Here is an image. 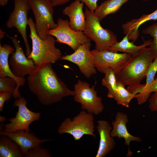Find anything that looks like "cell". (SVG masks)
Masks as SVG:
<instances>
[{
  "mask_svg": "<svg viewBox=\"0 0 157 157\" xmlns=\"http://www.w3.org/2000/svg\"><path fill=\"white\" fill-rule=\"evenodd\" d=\"M84 14L86 24L83 32L88 38L95 43V49L100 51L108 50L118 42L116 35L110 30L103 28L94 12L86 6Z\"/></svg>",
  "mask_w": 157,
  "mask_h": 157,
  "instance_id": "4",
  "label": "cell"
},
{
  "mask_svg": "<svg viewBox=\"0 0 157 157\" xmlns=\"http://www.w3.org/2000/svg\"><path fill=\"white\" fill-rule=\"evenodd\" d=\"M125 86L122 83L117 81L116 92L114 99L118 105L128 108L131 100L135 98L136 95L130 92Z\"/></svg>",
  "mask_w": 157,
  "mask_h": 157,
  "instance_id": "23",
  "label": "cell"
},
{
  "mask_svg": "<svg viewBox=\"0 0 157 157\" xmlns=\"http://www.w3.org/2000/svg\"><path fill=\"white\" fill-rule=\"evenodd\" d=\"M96 126L99 136V146L95 157H105L115 148L116 142L110 134L112 128L107 121H98Z\"/></svg>",
  "mask_w": 157,
  "mask_h": 157,
  "instance_id": "17",
  "label": "cell"
},
{
  "mask_svg": "<svg viewBox=\"0 0 157 157\" xmlns=\"http://www.w3.org/2000/svg\"><path fill=\"white\" fill-rule=\"evenodd\" d=\"M10 37L15 48L9 61L11 70L16 76L24 77L31 74L37 67L33 60L26 57L19 41L15 37Z\"/></svg>",
  "mask_w": 157,
  "mask_h": 157,
  "instance_id": "13",
  "label": "cell"
},
{
  "mask_svg": "<svg viewBox=\"0 0 157 157\" xmlns=\"http://www.w3.org/2000/svg\"><path fill=\"white\" fill-rule=\"evenodd\" d=\"M143 40L142 44L137 46L133 43V42H130L127 35H126L122 40L120 42L115 44L108 50V51L114 52H122L131 55L134 54L141 49L146 47L151 44L152 40Z\"/></svg>",
  "mask_w": 157,
  "mask_h": 157,
  "instance_id": "20",
  "label": "cell"
},
{
  "mask_svg": "<svg viewBox=\"0 0 157 157\" xmlns=\"http://www.w3.org/2000/svg\"><path fill=\"white\" fill-rule=\"evenodd\" d=\"M94 58L96 69L104 73L111 69L115 74L128 61L131 55L125 53H119L108 50L99 51L96 49L91 51Z\"/></svg>",
  "mask_w": 157,
  "mask_h": 157,
  "instance_id": "11",
  "label": "cell"
},
{
  "mask_svg": "<svg viewBox=\"0 0 157 157\" xmlns=\"http://www.w3.org/2000/svg\"><path fill=\"white\" fill-rule=\"evenodd\" d=\"M6 34L5 32L3 31L1 28L0 29V39H3L5 36Z\"/></svg>",
  "mask_w": 157,
  "mask_h": 157,
  "instance_id": "35",
  "label": "cell"
},
{
  "mask_svg": "<svg viewBox=\"0 0 157 157\" xmlns=\"http://www.w3.org/2000/svg\"><path fill=\"white\" fill-rule=\"evenodd\" d=\"M6 120V119L3 116L0 117V121L1 122H5Z\"/></svg>",
  "mask_w": 157,
  "mask_h": 157,
  "instance_id": "36",
  "label": "cell"
},
{
  "mask_svg": "<svg viewBox=\"0 0 157 157\" xmlns=\"http://www.w3.org/2000/svg\"><path fill=\"white\" fill-rule=\"evenodd\" d=\"M17 85L16 81L8 77L0 78V93L9 92L13 94Z\"/></svg>",
  "mask_w": 157,
  "mask_h": 157,
  "instance_id": "27",
  "label": "cell"
},
{
  "mask_svg": "<svg viewBox=\"0 0 157 157\" xmlns=\"http://www.w3.org/2000/svg\"><path fill=\"white\" fill-rule=\"evenodd\" d=\"M128 121V117L126 114L121 112H117L115 119L111 124L113 128L110 134L113 138L117 137L119 139L123 138L124 139V144L128 147L127 156L130 157L133 153L129 148L131 142H140L142 139L140 138L133 136L129 133L126 127V124Z\"/></svg>",
  "mask_w": 157,
  "mask_h": 157,
  "instance_id": "14",
  "label": "cell"
},
{
  "mask_svg": "<svg viewBox=\"0 0 157 157\" xmlns=\"http://www.w3.org/2000/svg\"><path fill=\"white\" fill-rule=\"evenodd\" d=\"M95 86L94 85L90 87L87 82L78 80L74 85V99L81 104L82 110L97 115L103 111L104 107L102 99L98 96Z\"/></svg>",
  "mask_w": 157,
  "mask_h": 157,
  "instance_id": "7",
  "label": "cell"
},
{
  "mask_svg": "<svg viewBox=\"0 0 157 157\" xmlns=\"http://www.w3.org/2000/svg\"><path fill=\"white\" fill-rule=\"evenodd\" d=\"M57 26L55 28L50 30L48 34L56 38V41L65 44L74 51L81 45L91 40L84 34L83 31H75L72 29L69 24V21L59 18L57 20Z\"/></svg>",
  "mask_w": 157,
  "mask_h": 157,
  "instance_id": "10",
  "label": "cell"
},
{
  "mask_svg": "<svg viewBox=\"0 0 157 157\" xmlns=\"http://www.w3.org/2000/svg\"><path fill=\"white\" fill-rule=\"evenodd\" d=\"M155 56L150 47L141 50L131 55L128 61L115 74L117 81L124 86L134 94H137L145 84L141 81L146 78L148 67Z\"/></svg>",
  "mask_w": 157,
  "mask_h": 157,
  "instance_id": "2",
  "label": "cell"
},
{
  "mask_svg": "<svg viewBox=\"0 0 157 157\" xmlns=\"http://www.w3.org/2000/svg\"><path fill=\"white\" fill-rule=\"evenodd\" d=\"M51 64L42 63L27 78L30 91L45 106L58 103L65 97L75 95L74 91L69 89L58 76Z\"/></svg>",
  "mask_w": 157,
  "mask_h": 157,
  "instance_id": "1",
  "label": "cell"
},
{
  "mask_svg": "<svg viewBox=\"0 0 157 157\" xmlns=\"http://www.w3.org/2000/svg\"><path fill=\"white\" fill-rule=\"evenodd\" d=\"M13 97V93L9 92L0 93V111L3 110V107L6 101H10Z\"/></svg>",
  "mask_w": 157,
  "mask_h": 157,
  "instance_id": "31",
  "label": "cell"
},
{
  "mask_svg": "<svg viewBox=\"0 0 157 157\" xmlns=\"http://www.w3.org/2000/svg\"><path fill=\"white\" fill-rule=\"evenodd\" d=\"M79 1L85 4L88 8L91 11L94 12L97 6L98 0H74Z\"/></svg>",
  "mask_w": 157,
  "mask_h": 157,
  "instance_id": "32",
  "label": "cell"
},
{
  "mask_svg": "<svg viewBox=\"0 0 157 157\" xmlns=\"http://www.w3.org/2000/svg\"><path fill=\"white\" fill-rule=\"evenodd\" d=\"M35 20V27L39 36L45 39L49 31L57 26L53 19L54 7L49 0H28Z\"/></svg>",
  "mask_w": 157,
  "mask_h": 157,
  "instance_id": "6",
  "label": "cell"
},
{
  "mask_svg": "<svg viewBox=\"0 0 157 157\" xmlns=\"http://www.w3.org/2000/svg\"><path fill=\"white\" fill-rule=\"evenodd\" d=\"M14 9L10 14L6 25L8 28H16L21 34L25 44L27 57L31 52L26 31L28 24V14L31 7L28 0H14Z\"/></svg>",
  "mask_w": 157,
  "mask_h": 157,
  "instance_id": "9",
  "label": "cell"
},
{
  "mask_svg": "<svg viewBox=\"0 0 157 157\" xmlns=\"http://www.w3.org/2000/svg\"><path fill=\"white\" fill-rule=\"evenodd\" d=\"M28 25L30 34L29 36L32 43V49L27 57L34 61L37 67L42 63H54L60 59L62 53L55 45L56 40L54 37L48 34L45 39L41 38L37 34L35 23L32 18L28 19Z\"/></svg>",
  "mask_w": 157,
  "mask_h": 157,
  "instance_id": "3",
  "label": "cell"
},
{
  "mask_svg": "<svg viewBox=\"0 0 157 157\" xmlns=\"http://www.w3.org/2000/svg\"><path fill=\"white\" fill-rule=\"evenodd\" d=\"M129 0H107L97 6L94 13L101 21L107 15L117 12L121 6Z\"/></svg>",
  "mask_w": 157,
  "mask_h": 157,
  "instance_id": "22",
  "label": "cell"
},
{
  "mask_svg": "<svg viewBox=\"0 0 157 157\" xmlns=\"http://www.w3.org/2000/svg\"><path fill=\"white\" fill-rule=\"evenodd\" d=\"M15 49L9 44H0V78L8 77L14 79L17 82L16 88L13 94V97L17 99L22 97L19 90V86H23L26 82L24 77L19 78L15 76L10 68L8 58L10 54L13 52Z\"/></svg>",
  "mask_w": 157,
  "mask_h": 157,
  "instance_id": "16",
  "label": "cell"
},
{
  "mask_svg": "<svg viewBox=\"0 0 157 157\" xmlns=\"http://www.w3.org/2000/svg\"><path fill=\"white\" fill-rule=\"evenodd\" d=\"M9 0H0V6H3L6 5Z\"/></svg>",
  "mask_w": 157,
  "mask_h": 157,
  "instance_id": "34",
  "label": "cell"
},
{
  "mask_svg": "<svg viewBox=\"0 0 157 157\" xmlns=\"http://www.w3.org/2000/svg\"><path fill=\"white\" fill-rule=\"evenodd\" d=\"M95 128L94 115L82 110L72 119L69 117L65 118L58 127L57 133L69 134L74 140L78 141L85 135L95 138Z\"/></svg>",
  "mask_w": 157,
  "mask_h": 157,
  "instance_id": "5",
  "label": "cell"
},
{
  "mask_svg": "<svg viewBox=\"0 0 157 157\" xmlns=\"http://www.w3.org/2000/svg\"><path fill=\"white\" fill-rule=\"evenodd\" d=\"M53 7L66 4L71 0H49Z\"/></svg>",
  "mask_w": 157,
  "mask_h": 157,
  "instance_id": "33",
  "label": "cell"
},
{
  "mask_svg": "<svg viewBox=\"0 0 157 157\" xmlns=\"http://www.w3.org/2000/svg\"><path fill=\"white\" fill-rule=\"evenodd\" d=\"M83 6V3L74 0L62 10L63 13L68 17L69 26L74 31H83L85 28L86 19Z\"/></svg>",
  "mask_w": 157,
  "mask_h": 157,
  "instance_id": "18",
  "label": "cell"
},
{
  "mask_svg": "<svg viewBox=\"0 0 157 157\" xmlns=\"http://www.w3.org/2000/svg\"><path fill=\"white\" fill-rule=\"evenodd\" d=\"M157 91V77L150 84L143 87L136 94V98L138 105L145 102L149 98L151 93Z\"/></svg>",
  "mask_w": 157,
  "mask_h": 157,
  "instance_id": "25",
  "label": "cell"
},
{
  "mask_svg": "<svg viewBox=\"0 0 157 157\" xmlns=\"http://www.w3.org/2000/svg\"><path fill=\"white\" fill-rule=\"evenodd\" d=\"M143 1H147L148 0H142Z\"/></svg>",
  "mask_w": 157,
  "mask_h": 157,
  "instance_id": "37",
  "label": "cell"
},
{
  "mask_svg": "<svg viewBox=\"0 0 157 157\" xmlns=\"http://www.w3.org/2000/svg\"><path fill=\"white\" fill-rule=\"evenodd\" d=\"M0 157H24L19 146L8 137L1 135Z\"/></svg>",
  "mask_w": 157,
  "mask_h": 157,
  "instance_id": "21",
  "label": "cell"
},
{
  "mask_svg": "<svg viewBox=\"0 0 157 157\" xmlns=\"http://www.w3.org/2000/svg\"><path fill=\"white\" fill-rule=\"evenodd\" d=\"M26 104V101L24 97L16 99L13 104V107L18 108L15 116L8 119V123L1 124L4 129L0 128V129L6 132H14L19 130L30 132V124L34 121L39 120L41 113L31 110L27 107Z\"/></svg>",
  "mask_w": 157,
  "mask_h": 157,
  "instance_id": "8",
  "label": "cell"
},
{
  "mask_svg": "<svg viewBox=\"0 0 157 157\" xmlns=\"http://www.w3.org/2000/svg\"></svg>",
  "mask_w": 157,
  "mask_h": 157,
  "instance_id": "38",
  "label": "cell"
},
{
  "mask_svg": "<svg viewBox=\"0 0 157 157\" xmlns=\"http://www.w3.org/2000/svg\"><path fill=\"white\" fill-rule=\"evenodd\" d=\"M157 72V56L155 57L154 61L151 63L148 67L146 76V83L144 86L150 84L154 81Z\"/></svg>",
  "mask_w": 157,
  "mask_h": 157,
  "instance_id": "29",
  "label": "cell"
},
{
  "mask_svg": "<svg viewBox=\"0 0 157 157\" xmlns=\"http://www.w3.org/2000/svg\"><path fill=\"white\" fill-rule=\"evenodd\" d=\"M0 135L7 136L16 142L20 147L24 156L30 149L50 140V139H40L34 133L22 130L6 132L0 129Z\"/></svg>",
  "mask_w": 157,
  "mask_h": 157,
  "instance_id": "15",
  "label": "cell"
},
{
  "mask_svg": "<svg viewBox=\"0 0 157 157\" xmlns=\"http://www.w3.org/2000/svg\"><path fill=\"white\" fill-rule=\"evenodd\" d=\"M91 47L90 42L83 44L74 51L73 53L62 56L60 59L75 64L84 76L89 78L97 72L94 56L90 50Z\"/></svg>",
  "mask_w": 157,
  "mask_h": 157,
  "instance_id": "12",
  "label": "cell"
},
{
  "mask_svg": "<svg viewBox=\"0 0 157 157\" xmlns=\"http://www.w3.org/2000/svg\"><path fill=\"white\" fill-rule=\"evenodd\" d=\"M51 155L48 149L42 147L41 145L35 147L28 151L24 157H50Z\"/></svg>",
  "mask_w": 157,
  "mask_h": 157,
  "instance_id": "28",
  "label": "cell"
},
{
  "mask_svg": "<svg viewBox=\"0 0 157 157\" xmlns=\"http://www.w3.org/2000/svg\"><path fill=\"white\" fill-rule=\"evenodd\" d=\"M142 33L144 34H149L152 37L153 40L149 46L155 57L157 56V23L153 24L144 29Z\"/></svg>",
  "mask_w": 157,
  "mask_h": 157,
  "instance_id": "26",
  "label": "cell"
},
{
  "mask_svg": "<svg viewBox=\"0 0 157 157\" xmlns=\"http://www.w3.org/2000/svg\"><path fill=\"white\" fill-rule=\"evenodd\" d=\"M104 74L105 76L102 80L101 84L108 90V97L114 99L117 90V81L115 73L113 70L109 69Z\"/></svg>",
  "mask_w": 157,
  "mask_h": 157,
  "instance_id": "24",
  "label": "cell"
},
{
  "mask_svg": "<svg viewBox=\"0 0 157 157\" xmlns=\"http://www.w3.org/2000/svg\"><path fill=\"white\" fill-rule=\"evenodd\" d=\"M148 107L152 112H157V91L150 96L149 100Z\"/></svg>",
  "mask_w": 157,
  "mask_h": 157,
  "instance_id": "30",
  "label": "cell"
},
{
  "mask_svg": "<svg viewBox=\"0 0 157 157\" xmlns=\"http://www.w3.org/2000/svg\"><path fill=\"white\" fill-rule=\"evenodd\" d=\"M157 20V9L148 15H144L140 17L132 19L123 24L122 27L124 33L127 35L129 40L135 41L139 35L138 29L144 23L151 20Z\"/></svg>",
  "mask_w": 157,
  "mask_h": 157,
  "instance_id": "19",
  "label": "cell"
}]
</instances>
